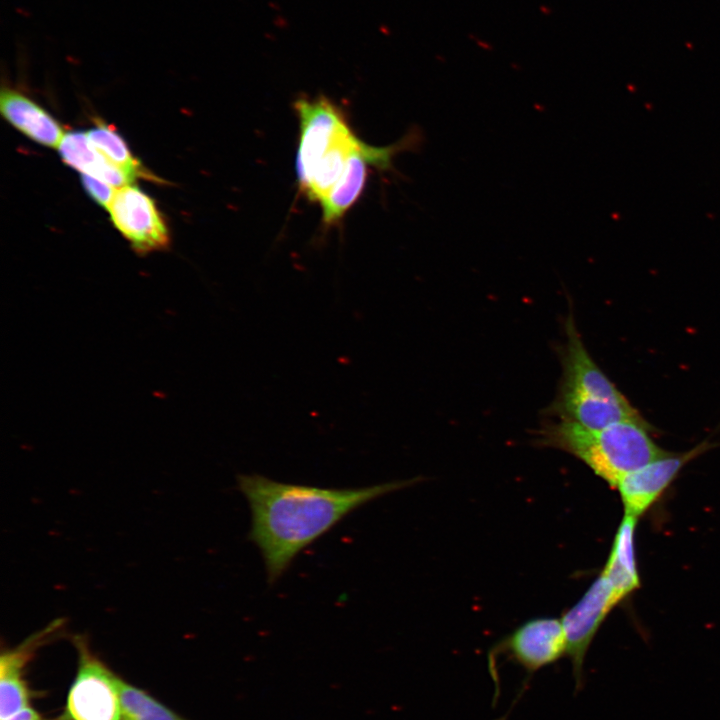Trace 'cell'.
<instances>
[{
	"label": "cell",
	"mask_w": 720,
	"mask_h": 720,
	"mask_svg": "<svg viewBox=\"0 0 720 720\" xmlns=\"http://www.w3.org/2000/svg\"><path fill=\"white\" fill-rule=\"evenodd\" d=\"M415 482L324 488L278 482L259 474L238 475V488L251 512L248 539L261 553L267 582H277L301 551L350 513Z\"/></svg>",
	"instance_id": "6da1fadb"
},
{
	"label": "cell",
	"mask_w": 720,
	"mask_h": 720,
	"mask_svg": "<svg viewBox=\"0 0 720 720\" xmlns=\"http://www.w3.org/2000/svg\"><path fill=\"white\" fill-rule=\"evenodd\" d=\"M294 107L299 120L298 186L309 201L320 204L352 161L377 146L362 141L344 111L326 96L299 97Z\"/></svg>",
	"instance_id": "7a4b0ae2"
},
{
	"label": "cell",
	"mask_w": 720,
	"mask_h": 720,
	"mask_svg": "<svg viewBox=\"0 0 720 720\" xmlns=\"http://www.w3.org/2000/svg\"><path fill=\"white\" fill-rule=\"evenodd\" d=\"M562 377L547 412L554 419L599 430L625 420L643 421L617 386L587 351L572 313L565 322Z\"/></svg>",
	"instance_id": "3957f363"
},
{
	"label": "cell",
	"mask_w": 720,
	"mask_h": 720,
	"mask_svg": "<svg viewBox=\"0 0 720 720\" xmlns=\"http://www.w3.org/2000/svg\"><path fill=\"white\" fill-rule=\"evenodd\" d=\"M650 428L645 420H625L592 430L553 418L542 424L537 440L574 455L616 487L625 475L667 452L653 441Z\"/></svg>",
	"instance_id": "277c9868"
},
{
	"label": "cell",
	"mask_w": 720,
	"mask_h": 720,
	"mask_svg": "<svg viewBox=\"0 0 720 720\" xmlns=\"http://www.w3.org/2000/svg\"><path fill=\"white\" fill-rule=\"evenodd\" d=\"M73 642L79 668L68 694V716L71 720H120L115 674L93 655L83 636H75Z\"/></svg>",
	"instance_id": "5b68a950"
},
{
	"label": "cell",
	"mask_w": 720,
	"mask_h": 720,
	"mask_svg": "<svg viewBox=\"0 0 720 720\" xmlns=\"http://www.w3.org/2000/svg\"><path fill=\"white\" fill-rule=\"evenodd\" d=\"M619 602L610 581L601 572L583 597L563 615L566 655L572 664L575 690L584 685V662L590 644L608 613Z\"/></svg>",
	"instance_id": "8992f818"
},
{
	"label": "cell",
	"mask_w": 720,
	"mask_h": 720,
	"mask_svg": "<svg viewBox=\"0 0 720 720\" xmlns=\"http://www.w3.org/2000/svg\"><path fill=\"white\" fill-rule=\"evenodd\" d=\"M114 226L141 255L169 246L167 226L154 201L132 184L118 188L107 209Z\"/></svg>",
	"instance_id": "52a82bcc"
},
{
	"label": "cell",
	"mask_w": 720,
	"mask_h": 720,
	"mask_svg": "<svg viewBox=\"0 0 720 720\" xmlns=\"http://www.w3.org/2000/svg\"><path fill=\"white\" fill-rule=\"evenodd\" d=\"M506 654L531 676L566 654V638L561 620L536 618L525 622L489 652L488 666Z\"/></svg>",
	"instance_id": "ba28073f"
},
{
	"label": "cell",
	"mask_w": 720,
	"mask_h": 720,
	"mask_svg": "<svg viewBox=\"0 0 720 720\" xmlns=\"http://www.w3.org/2000/svg\"><path fill=\"white\" fill-rule=\"evenodd\" d=\"M713 444L705 440L679 453L666 452L644 466L625 475L616 485L625 515L639 519L664 493L681 469Z\"/></svg>",
	"instance_id": "9c48e42d"
},
{
	"label": "cell",
	"mask_w": 720,
	"mask_h": 720,
	"mask_svg": "<svg viewBox=\"0 0 720 720\" xmlns=\"http://www.w3.org/2000/svg\"><path fill=\"white\" fill-rule=\"evenodd\" d=\"M63 619H56L13 649L6 650L0 658V719H7L27 707L29 692L23 678V670L36 648L58 634Z\"/></svg>",
	"instance_id": "30bf717a"
},
{
	"label": "cell",
	"mask_w": 720,
	"mask_h": 720,
	"mask_svg": "<svg viewBox=\"0 0 720 720\" xmlns=\"http://www.w3.org/2000/svg\"><path fill=\"white\" fill-rule=\"evenodd\" d=\"M2 115L30 139L58 148L63 130L58 122L36 102L17 90L4 88L0 95Z\"/></svg>",
	"instance_id": "8fae6325"
},
{
	"label": "cell",
	"mask_w": 720,
	"mask_h": 720,
	"mask_svg": "<svg viewBox=\"0 0 720 720\" xmlns=\"http://www.w3.org/2000/svg\"><path fill=\"white\" fill-rule=\"evenodd\" d=\"M58 150L63 161L82 175L94 177L117 189L134 181L90 143L86 132L65 133Z\"/></svg>",
	"instance_id": "7c38bea8"
},
{
	"label": "cell",
	"mask_w": 720,
	"mask_h": 720,
	"mask_svg": "<svg viewBox=\"0 0 720 720\" xmlns=\"http://www.w3.org/2000/svg\"><path fill=\"white\" fill-rule=\"evenodd\" d=\"M637 521V518L624 514L602 570L620 602L640 586L634 543Z\"/></svg>",
	"instance_id": "4fadbf2b"
},
{
	"label": "cell",
	"mask_w": 720,
	"mask_h": 720,
	"mask_svg": "<svg viewBox=\"0 0 720 720\" xmlns=\"http://www.w3.org/2000/svg\"><path fill=\"white\" fill-rule=\"evenodd\" d=\"M86 134L90 143L97 150L133 180L142 177L160 181L141 166L139 161L131 154L123 139L113 129L105 125H99L87 131Z\"/></svg>",
	"instance_id": "5bb4252c"
},
{
	"label": "cell",
	"mask_w": 720,
	"mask_h": 720,
	"mask_svg": "<svg viewBox=\"0 0 720 720\" xmlns=\"http://www.w3.org/2000/svg\"><path fill=\"white\" fill-rule=\"evenodd\" d=\"M115 683L120 699V720H185L116 675Z\"/></svg>",
	"instance_id": "9a60e30c"
},
{
	"label": "cell",
	"mask_w": 720,
	"mask_h": 720,
	"mask_svg": "<svg viewBox=\"0 0 720 720\" xmlns=\"http://www.w3.org/2000/svg\"><path fill=\"white\" fill-rule=\"evenodd\" d=\"M82 183L88 194L98 204L108 209L117 188L88 175H82Z\"/></svg>",
	"instance_id": "2e32d148"
},
{
	"label": "cell",
	"mask_w": 720,
	"mask_h": 720,
	"mask_svg": "<svg viewBox=\"0 0 720 720\" xmlns=\"http://www.w3.org/2000/svg\"><path fill=\"white\" fill-rule=\"evenodd\" d=\"M4 720H44L33 709L26 707Z\"/></svg>",
	"instance_id": "e0dca14e"
}]
</instances>
